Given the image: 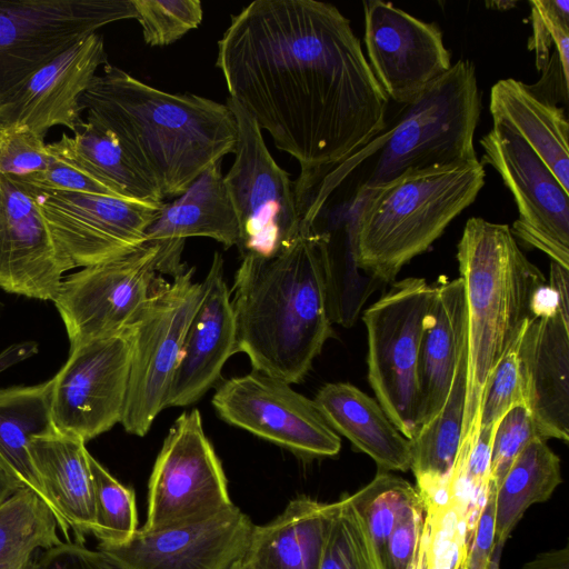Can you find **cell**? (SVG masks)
<instances>
[{
	"mask_svg": "<svg viewBox=\"0 0 569 569\" xmlns=\"http://www.w3.org/2000/svg\"><path fill=\"white\" fill-rule=\"evenodd\" d=\"M216 66L228 97L300 164L302 220L321 180L386 126L389 98L350 20L331 3H249L231 16Z\"/></svg>",
	"mask_w": 569,
	"mask_h": 569,
	"instance_id": "6da1fadb",
	"label": "cell"
},
{
	"mask_svg": "<svg viewBox=\"0 0 569 569\" xmlns=\"http://www.w3.org/2000/svg\"><path fill=\"white\" fill-rule=\"evenodd\" d=\"M80 108L116 134L163 199L182 194L233 152L238 139L226 103L166 92L109 63L93 77Z\"/></svg>",
	"mask_w": 569,
	"mask_h": 569,
	"instance_id": "7a4b0ae2",
	"label": "cell"
},
{
	"mask_svg": "<svg viewBox=\"0 0 569 569\" xmlns=\"http://www.w3.org/2000/svg\"><path fill=\"white\" fill-rule=\"evenodd\" d=\"M327 234L302 232L271 257L247 254L233 282L231 299L238 352L252 369L298 383L332 336L329 316Z\"/></svg>",
	"mask_w": 569,
	"mask_h": 569,
	"instance_id": "3957f363",
	"label": "cell"
},
{
	"mask_svg": "<svg viewBox=\"0 0 569 569\" xmlns=\"http://www.w3.org/2000/svg\"><path fill=\"white\" fill-rule=\"evenodd\" d=\"M480 113L475 64L459 59L422 93L401 104L367 146L321 180L306 208L305 224L312 227L332 193L345 184L349 204L403 176L478 161L473 136Z\"/></svg>",
	"mask_w": 569,
	"mask_h": 569,
	"instance_id": "277c9868",
	"label": "cell"
},
{
	"mask_svg": "<svg viewBox=\"0 0 569 569\" xmlns=\"http://www.w3.org/2000/svg\"><path fill=\"white\" fill-rule=\"evenodd\" d=\"M467 315V389L458 453L476 441L487 381L527 323L547 284L529 261L510 227L479 217L467 220L457 246Z\"/></svg>",
	"mask_w": 569,
	"mask_h": 569,
	"instance_id": "5b68a950",
	"label": "cell"
},
{
	"mask_svg": "<svg viewBox=\"0 0 569 569\" xmlns=\"http://www.w3.org/2000/svg\"><path fill=\"white\" fill-rule=\"evenodd\" d=\"M485 178L478 160L410 173L353 199L343 227L359 269L383 284L393 282L476 200Z\"/></svg>",
	"mask_w": 569,
	"mask_h": 569,
	"instance_id": "8992f818",
	"label": "cell"
},
{
	"mask_svg": "<svg viewBox=\"0 0 569 569\" xmlns=\"http://www.w3.org/2000/svg\"><path fill=\"white\" fill-rule=\"evenodd\" d=\"M436 284L410 277L365 310L368 380L377 401L409 440L418 432V359L425 320Z\"/></svg>",
	"mask_w": 569,
	"mask_h": 569,
	"instance_id": "52a82bcc",
	"label": "cell"
},
{
	"mask_svg": "<svg viewBox=\"0 0 569 569\" xmlns=\"http://www.w3.org/2000/svg\"><path fill=\"white\" fill-rule=\"evenodd\" d=\"M194 268L167 281L162 277L142 312L129 328L131 359L121 425L131 435L148 433L166 408L168 391L189 323L202 299Z\"/></svg>",
	"mask_w": 569,
	"mask_h": 569,
	"instance_id": "ba28073f",
	"label": "cell"
},
{
	"mask_svg": "<svg viewBox=\"0 0 569 569\" xmlns=\"http://www.w3.org/2000/svg\"><path fill=\"white\" fill-rule=\"evenodd\" d=\"M136 17L132 0H0V108L71 46Z\"/></svg>",
	"mask_w": 569,
	"mask_h": 569,
	"instance_id": "9c48e42d",
	"label": "cell"
},
{
	"mask_svg": "<svg viewBox=\"0 0 569 569\" xmlns=\"http://www.w3.org/2000/svg\"><path fill=\"white\" fill-rule=\"evenodd\" d=\"M226 104L233 113L238 139L234 160L223 180L240 230L241 257H271L306 230L295 182L268 150L257 122L231 98Z\"/></svg>",
	"mask_w": 569,
	"mask_h": 569,
	"instance_id": "30bf717a",
	"label": "cell"
},
{
	"mask_svg": "<svg viewBox=\"0 0 569 569\" xmlns=\"http://www.w3.org/2000/svg\"><path fill=\"white\" fill-rule=\"evenodd\" d=\"M221 461L206 436L197 408L173 422L148 483L143 531L188 526L232 507Z\"/></svg>",
	"mask_w": 569,
	"mask_h": 569,
	"instance_id": "8fae6325",
	"label": "cell"
},
{
	"mask_svg": "<svg viewBox=\"0 0 569 569\" xmlns=\"http://www.w3.org/2000/svg\"><path fill=\"white\" fill-rule=\"evenodd\" d=\"M20 183L44 219L63 272L113 260L141 247L164 204Z\"/></svg>",
	"mask_w": 569,
	"mask_h": 569,
	"instance_id": "7c38bea8",
	"label": "cell"
},
{
	"mask_svg": "<svg viewBox=\"0 0 569 569\" xmlns=\"http://www.w3.org/2000/svg\"><path fill=\"white\" fill-rule=\"evenodd\" d=\"M159 251V244L144 242L126 256L62 278L53 302L70 349L129 330L161 277Z\"/></svg>",
	"mask_w": 569,
	"mask_h": 569,
	"instance_id": "4fadbf2b",
	"label": "cell"
},
{
	"mask_svg": "<svg viewBox=\"0 0 569 569\" xmlns=\"http://www.w3.org/2000/svg\"><path fill=\"white\" fill-rule=\"evenodd\" d=\"M218 416L234 427L303 458L335 457L340 436L329 426L313 399L290 383L262 371L224 380L212 397Z\"/></svg>",
	"mask_w": 569,
	"mask_h": 569,
	"instance_id": "5bb4252c",
	"label": "cell"
},
{
	"mask_svg": "<svg viewBox=\"0 0 569 569\" xmlns=\"http://www.w3.org/2000/svg\"><path fill=\"white\" fill-rule=\"evenodd\" d=\"M480 144L485 151L480 162L500 174L517 204L519 216L510 227L516 241L569 269V192L508 127L493 122Z\"/></svg>",
	"mask_w": 569,
	"mask_h": 569,
	"instance_id": "9a60e30c",
	"label": "cell"
},
{
	"mask_svg": "<svg viewBox=\"0 0 569 569\" xmlns=\"http://www.w3.org/2000/svg\"><path fill=\"white\" fill-rule=\"evenodd\" d=\"M131 359L129 330L70 349L53 377L56 430L87 442L121 423Z\"/></svg>",
	"mask_w": 569,
	"mask_h": 569,
	"instance_id": "2e32d148",
	"label": "cell"
},
{
	"mask_svg": "<svg viewBox=\"0 0 569 569\" xmlns=\"http://www.w3.org/2000/svg\"><path fill=\"white\" fill-rule=\"evenodd\" d=\"M368 63L387 97L407 103L446 74L451 53L440 28L380 0L363 1Z\"/></svg>",
	"mask_w": 569,
	"mask_h": 569,
	"instance_id": "e0dca14e",
	"label": "cell"
},
{
	"mask_svg": "<svg viewBox=\"0 0 569 569\" xmlns=\"http://www.w3.org/2000/svg\"><path fill=\"white\" fill-rule=\"evenodd\" d=\"M234 505L203 521L163 529H138L124 543H99L120 569H231L242 560L253 529Z\"/></svg>",
	"mask_w": 569,
	"mask_h": 569,
	"instance_id": "ac0fdd59",
	"label": "cell"
},
{
	"mask_svg": "<svg viewBox=\"0 0 569 569\" xmlns=\"http://www.w3.org/2000/svg\"><path fill=\"white\" fill-rule=\"evenodd\" d=\"M62 269L52 236L31 193L0 173V288L53 301Z\"/></svg>",
	"mask_w": 569,
	"mask_h": 569,
	"instance_id": "d6986e66",
	"label": "cell"
},
{
	"mask_svg": "<svg viewBox=\"0 0 569 569\" xmlns=\"http://www.w3.org/2000/svg\"><path fill=\"white\" fill-rule=\"evenodd\" d=\"M202 283L203 296L187 329L166 408L198 401L221 377L227 360L238 352L231 290L219 252H214Z\"/></svg>",
	"mask_w": 569,
	"mask_h": 569,
	"instance_id": "ffe728a7",
	"label": "cell"
},
{
	"mask_svg": "<svg viewBox=\"0 0 569 569\" xmlns=\"http://www.w3.org/2000/svg\"><path fill=\"white\" fill-rule=\"evenodd\" d=\"M107 63L101 34L78 41L33 73L3 107L7 124H26L42 138L54 126L77 132L83 121L81 97L98 68Z\"/></svg>",
	"mask_w": 569,
	"mask_h": 569,
	"instance_id": "44dd1931",
	"label": "cell"
},
{
	"mask_svg": "<svg viewBox=\"0 0 569 569\" xmlns=\"http://www.w3.org/2000/svg\"><path fill=\"white\" fill-rule=\"evenodd\" d=\"M525 406L540 436L569 440V323L558 310L535 316L519 339Z\"/></svg>",
	"mask_w": 569,
	"mask_h": 569,
	"instance_id": "7402d4cb",
	"label": "cell"
},
{
	"mask_svg": "<svg viewBox=\"0 0 569 569\" xmlns=\"http://www.w3.org/2000/svg\"><path fill=\"white\" fill-rule=\"evenodd\" d=\"M207 237L226 249L238 246L239 222L229 197L221 162L204 170L176 200L164 203L146 232V242L159 244L158 273L172 278L188 268L181 262L187 238Z\"/></svg>",
	"mask_w": 569,
	"mask_h": 569,
	"instance_id": "603a6c76",
	"label": "cell"
},
{
	"mask_svg": "<svg viewBox=\"0 0 569 569\" xmlns=\"http://www.w3.org/2000/svg\"><path fill=\"white\" fill-rule=\"evenodd\" d=\"M467 337L468 315L462 279L459 277L436 284L418 359L420 427L442 408L460 358L467 350Z\"/></svg>",
	"mask_w": 569,
	"mask_h": 569,
	"instance_id": "cb8c5ba5",
	"label": "cell"
},
{
	"mask_svg": "<svg viewBox=\"0 0 569 569\" xmlns=\"http://www.w3.org/2000/svg\"><path fill=\"white\" fill-rule=\"evenodd\" d=\"M338 501L319 502L306 496L289 501L272 521L253 526L244 569H319Z\"/></svg>",
	"mask_w": 569,
	"mask_h": 569,
	"instance_id": "d4e9b609",
	"label": "cell"
},
{
	"mask_svg": "<svg viewBox=\"0 0 569 569\" xmlns=\"http://www.w3.org/2000/svg\"><path fill=\"white\" fill-rule=\"evenodd\" d=\"M313 400L329 426L368 455L381 471L410 469V440L377 400L348 382L325 385Z\"/></svg>",
	"mask_w": 569,
	"mask_h": 569,
	"instance_id": "484cf974",
	"label": "cell"
},
{
	"mask_svg": "<svg viewBox=\"0 0 569 569\" xmlns=\"http://www.w3.org/2000/svg\"><path fill=\"white\" fill-rule=\"evenodd\" d=\"M489 108L493 122L520 136L569 192V122L565 110L512 78L492 86Z\"/></svg>",
	"mask_w": 569,
	"mask_h": 569,
	"instance_id": "4316f807",
	"label": "cell"
},
{
	"mask_svg": "<svg viewBox=\"0 0 569 569\" xmlns=\"http://www.w3.org/2000/svg\"><path fill=\"white\" fill-rule=\"evenodd\" d=\"M52 388L53 378L36 386L0 389V467L47 503L60 522L63 540L72 541L71 530L47 495L29 450L33 437L56 431Z\"/></svg>",
	"mask_w": 569,
	"mask_h": 569,
	"instance_id": "83f0119b",
	"label": "cell"
},
{
	"mask_svg": "<svg viewBox=\"0 0 569 569\" xmlns=\"http://www.w3.org/2000/svg\"><path fill=\"white\" fill-rule=\"evenodd\" d=\"M30 455L54 508L68 523L76 542L84 543L94 529V500L89 451L79 438L57 430L36 436Z\"/></svg>",
	"mask_w": 569,
	"mask_h": 569,
	"instance_id": "f1b7e54d",
	"label": "cell"
},
{
	"mask_svg": "<svg viewBox=\"0 0 569 569\" xmlns=\"http://www.w3.org/2000/svg\"><path fill=\"white\" fill-rule=\"evenodd\" d=\"M47 149L52 158L92 178L116 197L154 204L164 200L116 134L88 116L73 137L63 133Z\"/></svg>",
	"mask_w": 569,
	"mask_h": 569,
	"instance_id": "f546056e",
	"label": "cell"
},
{
	"mask_svg": "<svg viewBox=\"0 0 569 569\" xmlns=\"http://www.w3.org/2000/svg\"><path fill=\"white\" fill-rule=\"evenodd\" d=\"M467 350L457 367L449 395L438 413L410 440V469L423 501L447 498V487L463 431Z\"/></svg>",
	"mask_w": 569,
	"mask_h": 569,
	"instance_id": "4dcf8cb0",
	"label": "cell"
},
{
	"mask_svg": "<svg viewBox=\"0 0 569 569\" xmlns=\"http://www.w3.org/2000/svg\"><path fill=\"white\" fill-rule=\"evenodd\" d=\"M561 482L559 457L547 440H532L515 459L497 487L495 545L505 546L525 511L550 498Z\"/></svg>",
	"mask_w": 569,
	"mask_h": 569,
	"instance_id": "1f68e13d",
	"label": "cell"
},
{
	"mask_svg": "<svg viewBox=\"0 0 569 569\" xmlns=\"http://www.w3.org/2000/svg\"><path fill=\"white\" fill-rule=\"evenodd\" d=\"M62 541L57 516L31 490H19L0 507V569H33L42 550Z\"/></svg>",
	"mask_w": 569,
	"mask_h": 569,
	"instance_id": "d6a6232c",
	"label": "cell"
},
{
	"mask_svg": "<svg viewBox=\"0 0 569 569\" xmlns=\"http://www.w3.org/2000/svg\"><path fill=\"white\" fill-rule=\"evenodd\" d=\"M359 512L382 569L391 530L409 503L420 499L416 487L389 471H379L362 489L349 496Z\"/></svg>",
	"mask_w": 569,
	"mask_h": 569,
	"instance_id": "836d02e7",
	"label": "cell"
},
{
	"mask_svg": "<svg viewBox=\"0 0 569 569\" xmlns=\"http://www.w3.org/2000/svg\"><path fill=\"white\" fill-rule=\"evenodd\" d=\"M88 462L94 500L92 535L101 545H122L138 530L134 491L116 479L90 452Z\"/></svg>",
	"mask_w": 569,
	"mask_h": 569,
	"instance_id": "e575fe53",
	"label": "cell"
},
{
	"mask_svg": "<svg viewBox=\"0 0 569 569\" xmlns=\"http://www.w3.org/2000/svg\"><path fill=\"white\" fill-rule=\"evenodd\" d=\"M423 505L419 539L423 569H461L469 542L463 516L447 498Z\"/></svg>",
	"mask_w": 569,
	"mask_h": 569,
	"instance_id": "d590c367",
	"label": "cell"
},
{
	"mask_svg": "<svg viewBox=\"0 0 569 569\" xmlns=\"http://www.w3.org/2000/svg\"><path fill=\"white\" fill-rule=\"evenodd\" d=\"M319 569H382L349 496L338 501Z\"/></svg>",
	"mask_w": 569,
	"mask_h": 569,
	"instance_id": "8d00e7d4",
	"label": "cell"
},
{
	"mask_svg": "<svg viewBox=\"0 0 569 569\" xmlns=\"http://www.w3.org/2000/svg\"><path fill=\"white\" fill-rule=\"evenodd\" d=\"M143 40L151 47L171 44L202 21L199 0H132Z\"/></svg>",
	"mask_w": 569,
	"mask_h": 569,
	"instance_id": "74e56055",
	"label": "cell"
},
{
	"mask_svg": "<svg viewBox=\"0 0 569 569\" xmlns=\"http://www.w3.org/2000/svg\"><path fill=\"white\" fill-rule=\"evenodd\" d=\"M532 34L528 48L536 53V67L543 72L555 48L563 76L569 71V1L530 0Z\"/></svg>",
	"mask_w": 569,
	"mask_h": 569,
	"instance_id": "f35d334b",
	"label": "cell"
},
{
	"mask_svg": "<svg viewBox=\"0 0 569 569\" xmlns=\"http://www.w3.org/2000/svg\"><path fill=\"white\" fill-rule=\"evenodd\" d=\"M520 336L495 367L487 381L480 409L479 429L497 426L513 406L525 405L519 361Z\"/></svg>",
	"mask_w": 569,
	"mask_h": 569,
	"instance_id": "ab89813d",
	"label": "cell"
},
{
	"mask_svg": "<svg viewBox=\"0 0 569 569\" xmlns=\"http://www.w3.org/2000/svg\"><path fill=\"white\" fill-rule=\"evenodd\" d=\"M537 438L543 439L525 405H516L508 410L495 428L489 469L490 481L498 487L518 455Z\"/></svg>",
	"mask_w": 569,
	"mask_h": 569,
	"instance_id": "60d3db41",
	"label": "cell"
},
{
	"mask_svg": "<svg viewBox=\"0 0 569 569\" xmlns=\"http://www.w3.org/2000/svg\"><path fill=\"white\" fill-rule=\"evenodd\" d=\"M51 161L44 138L28 126L11 123L0 139V173L22 177L44 170Z\"/></svg>",
	"mask_w": 569,
	"mask_h": 569,
	"instance_id": "b9f144b4",
	"label": "cell"
},
{
	"mask_svg": "<svg viewBox=\"0 0 569 569\" xmlns=\"http://www.w3.org/2000/svg\"><path fill=\"white\" fill-rule=\"evenodd\" d=\"M423 515L422 498L402 509L387 542L386 569H407L418 547Z\"/></svg>",
	"mask_w": 569,
	"mask_h": 569,
	"instance_id": "7bdbcfd3",
	"label": "cell"
},
{
	"mask_svg": "<svg viewBox=\"0 0 569 569\" xmlns=\"http://www.w3.org/2000/svg\"><path fill=\"white\" fill-rule=\"evenodd\" d=\"M13 178L36 189L79 191L116 197L101 183L52 157L44 170Z\"/></svg>",
	"mask_w": 569,
	"mask_h": 569,
	"instance_id": "ee69618b",
	"label": "cell"
},
{
	"mask_svg": "<svg viewBox=\"0 0 569 569\" xmlns=\"http://www.w3.org/2000/svg\"><path fill=\"white\" fill-rule=\"evenodd\" d=\"M33 569H120L99 549L86 543L62 541L36 558Z\"/></svg>",
	"mask_w": 569,
	"mask_h": 569,
	"instance_id": "f6af8a7d",
	"label": "cell"
},
{
	"mask_svg": "<svg viewBox=\"0 0 569 569\" xmlns=\"http://www.w3.org/2000/svg\"><path fill=\"white\" fill-rule=\"evenodd\" d=\"M497 486L490 481L477 518L461 569H486L495 547V501Z\"/></svg>",
	"mask_w": 569,
	"mask_h": 569,
	"instance_id": "bcb514c9",
	"label": "cell"
},
{
	"mask_svg": "<svg viewBox=\"0 0 569 569\" xmlns=\"http://www.w3.org/2000/svg\"><path fill=\"white\" fill-rule=\"evenodd\" d=\"M569 269L561 264L550 262V278L548 286L556 293L558 311L562 319L569 323Z\"/></svg>",
	"mask_w": 569,
	"mask_h": 569,
	"instance_id": "7dc6e473",
	"label": "cell"
},
{
	"mask_svg": "<svg viewBox=\"0 0 569 569\" xmlns=\"http://www.w3.org/2000/svg\"><path fill=\"white\" fill-rule=\"evenodd\" d=\"M521 569H569L568 546L562 549L540 552L525 563Z\"/></svg>",
	"mask_w": 569,
	"mask_h": 569,
	"instance_id": "c3c4849f",
	"label": "cell"
},
{
	"mask_svg": "<svg viewBox=\"0 0 569 569\" xmlns=\"http://www.w3.org/2000/svg\"><path fill=\"white\" fill-rule=\"evenodd\" d=\"M24 487L0 467V507Z\"/></svg>",
	"mask_w": 569,
	"mask_h": 569,
	"instance_id": "681fc988",
	"label": "cell"
},
{
	"mask_svg": "<svg viewBox=\"0 0 569 569\" xmlns=\"http://www.w3.org/2000/svg\"><path fill=\"white\" fill-rule=\"evenodd\" d=\"M503 546L495 545L486 569H500V558Z\"/></svg>",
	"mask_w": 569,
	"mask_h": 569,
	"instance_id": "f907efd6",
	"label": "cell"
},
{
	"mask_svg": "<svg viewBox=\"0 0 569 569\" xmlns=\"http://www.w3.org/2000/svg\"><path fill=\"white\" fill-rule=\"evenodd\" d=\"M407 569H423L421 552L419 549V542H418L416 553H415L413 558L411 559L410 563L408 565Z\"/></svg>",
	"mask_w": 569,
	"mask_h": 569,
	"instance_id": "816d5d0a",
	"label": "cell"
},
{
	"mask_svg": "<svg viewBox=\"0 0 569 569\" xmlns=\"http://www.w3.org/2000/svg\"><path fill=\"white\" fill-rule=\"evenodd\" d=\"M7 121H6V117H4V109L3 107L0 108V139H1V136L7 127Z\"/></svg>",
	"mask_w": 569,
	"mask_h": 569,
	"instance_id": "f5cc1de1",
	"label": "cell"
},
{
	"mask_svg": "<svg viewBox=\"0 0 569 569\" xmlns=\"http://www.w3.org/2000/svg\"><path fill=\"white\" fill-rule=\"evenodd\" d=\"M231 569H244L241 561H239L238 563H236Z\"/></svg>",
	"mask_w": 569,
	"mask_h": 569,
	"instance_id": "db71d44e",
	"label": "cell"
}]
</instances>
